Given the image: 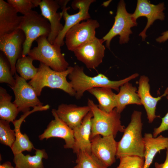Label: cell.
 Returning a JSON list of instances; mask_svg holds the SVG:
<instances>
[{
    "mask_svg": "<svg viewBox=\"0 0 168 168\" xmlns=\"http://www.w3.org/2000/svg\"><path fill=\"white\" fill-rule=\"evenodd\" d=\"M149 81L147 76H141L139 80L137 93L141 104L146 110L148 122L152 123L156 118L159 117L155 114L156 106L158 102L162 97L168 95V87L162 95L156 97H154L150 93Z\"/></svg>",
    "mask_w": 168,
    "mask_h": 168,
    "instance_id": "obj_17",
    "label": "cell"
},
{
    "mask_svg": "<svg viewBox=\"0 0 168 168\" xmlns=\"http://www.w3.org/2000/svg\"><path fill=\"white\" fill-rule=\"evenodd\" d=\"M87 105L93 114L91 139L97 135L102 136L113 135L115 138L118 132H124L125 128L122 124L120 114L115 108L110 112H105L89 99L88 100Z\"/></svg>",
    "mask_w": 168,
    "mask_h": 168,
    "instance_id": "obj_4",
    "label": "cell"
},
{
    "mask_svg": "<svg viewBox=\"0 0 168 168\" xmlns=\"http://www.w3.org/2000/svg\"><path fill=\"white\" fill-rule=\"evenodd\" d=\"M16 138L14 130L10 127L9 122L0 120V142L3 145L8 146L11 148L15 142Z\"/></svg>",
    "mask_w": 168,
    "mask_h": 168,
    "instance_id": "obj_29",
    "label": "cell"
},
{
    "mask_svg": "<svg viewBox=\"0 0 168 168\" xmlns=\"http://www.w3.org/2000/svg\"><path fill=\"white\" fill-rule=\"evenodd\" d=\"M161 34L162 36L156 39L157 42L161 43L166 41L168 39V30L163 32Z\"/></svg>",
    "mask_w": 168,
    "mask_h": 168,
    "instance_id": "obj_35",
    "label": "cell"
},
{
    "mask_svg": "<svg viewBox=\"0 0 168 168\" xmlns=\"http://www.w3.org/2000/svg\"><path fill=\"white\" fill-rule=\"evenodd\" d=\"M138 75V73H135L119 81H111L102 73L94 77L88 76L84 72L83 67L76 65L68 75V77L75 92V97L79 100L86 91L96 87H108L118 91L122 86Z\"/></svg>",
    "mask_w": 168,
    "mask_h": 168,
    "instance_id": "obj_1",
    "label": "cell"
},
{
    "mask_svg": "<svg viewBox=\"0 0 168 168\" xmlns=\"http://www.w3.org/2000/svg\"><path fill=\"white\" fill-rule=\"evenodd\" d=\"M11 71V66L7 58L2 54H0V82L5 83L10 87L13 86L16 80L12 77Z\"/></svg>",
    "mask_w": 168,
    "mask_h": 168,
    "instance_id": "obj_30",
    "label": "cell"
},
{
    "mask_svg": "<svg viewBox=\"0 0 168 168\" xmlns=\"http://www.w3.org/2000/svg\"><path fill=\"white\" fill-rule=\"evenodd\" d=\"M154 166L155 168H168V148L166 149V157L164 162L161 164L156 162Z\"/></svg>",
    "mask_w": 168,
    "mask_h": 168,
    "instance_id": "obj_34",
    "label": "cell"
},
{
    "mask_svg": "<svg viewBox=\"0 0 168 168\" xmlns=\"http://www.w3.org/2000/svg\"><path fill=\"white\" fill-rule=\"evenodd\" d=\"M113 135H97L91 139V153L107 167L115 161L118 142Z\"/></svg>",
    "mask_w": 168,
    "mask_h": 168,
    "instance_id": "obj_13",
    "label": "cell"
},
{
    "mask_svg": "<svg viewBox=\"0 0 168 168\" xmlns=\"http://www.w3.org/2000/svg\"><path fill=\"white\" fill-rule=\"evenodd\" d=\"M0 168H16L13 167L10 161H6L0 165Z\"/></svg>",
    "mask_w": 168,
    "mask_h": 168,
    "instance_id": "obj_36",
    "label": "cell"
},
{
    "mask_svg": "<svg viewBox=\"0 0 168 168\" xmlns=\"http://www.w3.org/2000/svg\"><path fill=\"white\" fill-rule=\"evenodd\" d=\"M62 9V17L65 21L63 28L55 39L54 44L61 47L64 44V39L68 30L72 27L80 23L81 21L86 20L91 18L89 9L91 5L95 0H76L72 3L71 6L73 9H78V12L73 14L70 15L67 10L70 7H67V5L70 1L68 0H57Z\"/></svg>",
    "mask_w": 168,
    "mask_h": 168,
    "instance_id": "obj_7",
    "label": "cell"
},
{
    "mask_svg": "<svg viewBox=\"0 0 168 168\" xmlns=\"http://www.w3.org/2000/svg\"><path fill=\"white\" fill-rule=\"evenodd\" d=\"M73 168H77L75 166L74 167H73Z\"/></svg>",
    "mask_w": 168,
    "mask_h": 168,
    "instance_id": "obj_37",
    "label": "cell"
},
{
    "mask_svg": "<svg viewBox=\"0 0 168 168\" xmlns=\"http://www.w3.org/2000/svg\"><path fill=\"white\" fill-rule=\"evenodd\" d=\"M55 110L58 117L73 129L80 125L91 109L88 105L79 106L74 104H62Z\"/></svg>",
    "mask_w": 168,
    "mask_h": 168,
    "instance_id": "obj_18",
    "label": "cell"
},
{
    "mask_svg": "<svg viewBox=\"0 0 168 168\" xmlns=\"http://www.w3.org/2000/svg\"><path fill=\"white\" fill-rule=\"evenodd\" d=\"M69 66L65 71L58 72L40 62L38 71L35 76L28 83L34 88L38 96H40L45 87L63 90L71 96H75V92L67 77L73 70Z\"/></svg>",
    "mask_w": 168,
    "mask_h": 168,
    "instance_id": "obj_3",
    "label": "cell"
},
{
    "mask_svg": "<svg viewBox=\"0 0 168 168\" xmlns=\"http://www.w3.org/2000/svg\"><path fill=\"white\" fill-rule=\"evenodd\" d=\"M48 109L47 105L36 107L32 110L24 113L19 119H15L12 122L16 136L15 141L11 148L13 154L25 151L30 152L33 149H35L27 135L21 133L20 130L21 124L25 119L31 114L37 111L46 110Z\"/></svg>",
    "mask_w": 168,
    "mask_h": 168,
    "instance_id": "obj_20",
    "label": "cell"
},
{
    "mask_svg": "<svg viewBox=\"0 0 168 168\" xmlns=\"http://www.w3.org/2000/svg\"><path fill=\"white\" fill-rule=\"evenodd\" d=\"M41 0H7L17 12L26 15L32 10V9L39 6Z\"/></svg>",
    "mask_w": 168,
    "mask_h": 168,
    "instance_id": "obj_31",
    "label": "cell"
},
{
    "mask_svg": "<svg viewBox=\"0 0 168 168\" xmlns=\"http://www.w3.org/2000/svg\"><path fill=\"white\" fill-rule=\"evenodd\" d=\"M125 5L124 1H120L114 17V24L108 32L102 38L105 41L106 46L108 49H110L111 40L118 35L120 36V44L128 43L129 40L130 35L132 33L131 28L137 26V21L132 18V14L127 12Z\"/></svg>",
    "mask_w": 168,
    "mask_h": 168,
    "instance_id": "obj_8",
    "label": "cell"
},
{
    "mask_svg": "<svg viewBox=\"0 0 168 168\" xmlns=\"http://www.w3.org/2000/svg\"><path fill=\"white\" fill-rule=\"evenodd\" d=\"M119 159V164L116 168H144V157L128 156L121 157Z\"/></svg>",
    "mask_w": 168,
    "mask_h": 168,
    "instance_id": "obj_32",
    "label": "cell"
},
{
    "mask_svg": "<svg viewBox=\"0 0 168 168\" xmlns=\"http://www.w3.org/2000/svg\"><path fill=\"white\" fill-rule=\"evenodd\" d=\"M51 112L54 117L48 125L43 133L39 135L40 140L51 138H59L64 140L65 149H72L74 143L73 131L57 115L55 109H53Z\"/></svg>",
    "mask_w": 168,
    "mask_h": 168,
    "instance_id": "obj_14",
    "label": "cell"
},
{
    "mask_svg": "<svg viewBox=\"0 0 168 168\" xmlns=\"http://www.w3.org/2000/svg\"><path fill=\"white\" fill-rule=\"evenodd\" d=\"M16 83L11 87L15 96L13 103L17 107L19 112L24 113L30 111V107L43 105L39 99L33 87L25 79L15 74Z\"/></svg>",
    "mask_w": 168,
    "mask_h": 168,
    "instance_id": "obj_11",
    "label": "cell"
},
{
    "mask_svg": "<svg viewBox=\"0 0 168 168\" xmlns=\"http://www.w3.org/2000/svg\"><path fill=\"white\" fill-rule=\"evenodd\" d=\"M102 39L96 37L83 44L73 52L79 61L83 63L89 69H94L102 62L105 48Z\"/></svg>",
    "mask_w": 168,
    "mask_h": 168,
    "instance_id": "obj_12",
    "label": "cell"
},
{
    "mask_svg": "<svg viewBox=\"0 0 168 168\" xmlns=\"http://www.w3.org/2000/svg\"><path fill=\"white\" fill-rule=\"evenodd\" d=\"M15 9L7 2L0 0V36L18 29L23 16H19Z\"/></svg>",
    "mask_w": 168,
    "mask_h": 168,
    "instance_id": "obj_21",
    "label": "cell"
},
{
    "mask_svg": "<svg viewBox=\"0 0 168 168\" xmlns=\"http://www.w3.org/2000/svg\"><path fill=\"white\" fill-rule=\"evenodd\" d=\"M100 26L96 20L90 19L78 23L70 29L65 35L68 49L73 52L83 44L94 39L96 30Z\"/></svg>",
    "mask_w": 168,
    "mask_h": 168,
    "instance_id": "obj_9",
    "label": "cell"
},
{
    "mask_svg": "<svg viewBox=\"0 0 168 168\" xmlns=\"http://www.w3.org/2000/svg\"><path fill=\"white\" fill-rule=\"evenodd\" d=\"M76 154L77 168H108L92 153L80 151Z\"/></svg>",
    "mask_w": 168,
    "mask_h": 168,
    "instance_id": "obj_28",
    "label": "cell"
},
{
    "mask_svg": "<svg viewBox=\"0 0 168 168\" xmlns=\"http://www.w3.org/2000/svg\"><path fill=\"white\" fill-rule=\"evenodd\" d=\"M164 4L162 2L157 5L151 4L147 0H138L135 12L132 14V16L136 21L137 19L141 16L146 17L147 20L145 28L139 35L144 40L147 36L146 32L147 29L156 20L162 21L164 20L165 9Z\"/></svg>",
    "mask_w": 168,
    "mask_h": 168,
    "instance_id": "obj_15",
    "label": "cell"
},
{
    "mask_svg": "<svg viewBox=\"0 0 168 168\" xmlns=\"http://www.w3.org/2000/svg\"><path fill=\"white\" fill-rule=\"evenodd\" d=\"M12 96L4 88L0 87V118L7 122H12L19 112L17 107L11 102Z\"/></svg>",
    "mask_w": 168,
    "mask_h": 168,
    "instance_id": "obj_26",
    "label": "cell"
},
{
    "mask_svg": "<svg viewBox=\"0 0 168 168\" xmlns=\"http://www.w3.org/2000/svg\"><path fill=\"white\" fill-rule=\"evenodd\" d=\"M19 29L23 31L26 37L22 56L28 55L34 40L41 36L48 37L51 30L50 25L48 20L41 14L33 10L23 16Z\"/></svg>",
    "mask_w": 168,
    "mask_h": 168,
    "instance_id": "obj_6",
    "label": "cell"
},
{
    "mask_svg": "<svg viewBox=\"0 0 168 168\" xmlns=\"http://www.w3.org/2000/svg\"><path fill=\"white\" fill-rule=\"evenodd\" d=\"M141 111L134 110L131 121L124 132L120 140L118 142L116 158L128 156L144 157L145 148L142 135L143 123Z\"/></svg>",
    "mask_w": 168,
    "mask_h": 168,
    "instance_id": "obj_2",
    "label": "cell"
},
{
    "mask_svg": "<svg viewBox=\"0 0 168 168\" xmlns=\"http://www.w3.org/2000/svg\"><path fill=\"white\" fill-rule=\"evenodd\" d=\"M97 99L98 107L101 110L110 112L116 106V94L112 89L108 87H98L93 88L87 91Z\"/></svg>",
    "mask_w": 168,
    "mask_h": 168,
    "instance_id": "obj_25",
    "label": "cell"
},
{
    "mask_svg": "<svg viewBox=\"0 0 168 168\" xmlns=\"http://www.w3.org/2000/svg\"><path fill=\"white\" fill-rule=\"evenodd\" d=\"M143 139L145 148L144 168H149L157 153L161 150L168 148V137L161 135L154 137L151 133H145Z\"/></svg>",
    "mask_w": 168,
    "mask_h": 168,
    "instance_id": "obj_22",
    "label": "cell"
},
{
    "mask_svg": "<svg viewBox=\"0 0 168 168\" xmlns=\"http://www.w3.org/2000/svg\"><path fill=\"white\" fill-rule=\"evenodd\" d=\"M25 39L24 32L19 29L0 36V50L10 63L13 76L16 73V62L22 56Z\"/></svg>",
    "mask_w": 168,
    "mask_h": 168,
    "instance_id": "obj_10",
    "label": "cell"
},
{
    "mask_svg": "<svg viewBox=\"0 0 168 168\" xmlns=\"http://www.w3.org/2000/svg\"><path fill=\"white\" fill-rule=\"evenodd\" d=\"M35 155H24L22 152L14 154L13 161L16 168H44L43 159L48 155L44 149H36Z\"/></svg>",
    "mask_w": 168,
    "mask_h": 168,
    "instance_id": "obj_24",
    "label": "cell"
},
{
    "mask_svg": "<svg viewBox=\"0 0 168 168\" xmlns=\"http://www.w3.org/2000/svg\"><path fill=\"white\" fill-rule=\"evenodd\" d=\"M47 38L43 36L38 38L36 40L37 46L30 49L28 56L54 71H65L69 67V63L61 53V47L57 44H51Z\"/></svg>",
    "mask_w": 168,
    "mask_h": 168,
    "instance_id": "obj_5",
    "label": "cell"
},
{
    "mask_svg": "<svg viewBox=\"0 0 168 168\" xmlns=\"http://www.w3.org/2000/svg\"><path fill=\"white\" fill-rule=\"evenodd\" d=\"M93 114L90 111L84 118L80 126L73 129L74 143L73 152L85 151L91 154V135Z\"/></svg>",
    "mask_w": 168,
    "mask_h": 168,
    "instance_id": "obj_19",
    "label": "cell"
},
{
    "mask_svg": "<svg viewBox=\"0 0 168 168\" xmlns=\"http://www.w3.org/2000/svg\"><path fill=\"white\" fill-rule=\"evenodd\" d=\"M116 99L115 109L120 114L128 105H142L137 88L129 82L125 83L120 87L119 93L116 95Z\"/></svg>",
    "mask_w": 168,
    "mask_h": 168,
    "instance_id": "obj_23",
    "label": "cell"
},
{
    "mask_svg": "<svg viewBox=\"0 0 168 168\" xmlns=\"http://www.w3.org/2000/svg\"><path fill=\"white\" fill-rule=\"evenodd\" d=\"M41 15L49 22L51 32L47 39L51 44H54L58 35L62 31L63 26L60 22L62 17V12L57 11L60 6L57 0H42L39 4Z\"/></svg>",
    "mask_w": 168,
    "mask_h": 168,
    "instance_id": "obj_16",
    "label": "cell"
},
{
    "mask_svg": "<svg viewBox=\"0 0 168 168\" xmlns=\"http://www.w3.org/2000/svg\"><path fill=\"white\" fill-rule=\"evenodd\" d=\"M33 60L29 56H22L19 58L16 64V71L20 76L26 80L32 79L36 75L38 68L33 64Z\"/></svg>",
    "mask_w": 168,
    "mask_h": 168,
    "instance_id": "obj_27",
    "label": "cell"
},
{
    "mask_svg": "<svg viewBox=\"0 0 168 168\" xmlns=\"http://www.w3.org/2000/svg\"><path fill=\"white\" fill-rule=\"evenodd\" d=\"M168 100V95L166 96ZM168 130V111L165 115L161 119V122L160 126L154 129L153 136L156 137L162 132Z\"/></svg>",
    "mask_w": 168,
    "mask_h": 168,
    "instance_id": "obj_33",
    "label": "cell"
}]
</instances>
